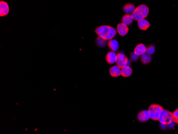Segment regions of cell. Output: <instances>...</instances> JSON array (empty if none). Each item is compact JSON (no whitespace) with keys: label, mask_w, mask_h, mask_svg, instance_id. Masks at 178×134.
Returning a JSON list of instances; mask_svg holds the SVG:
<instances>
[{"label":"cell","mask_w":178,"mask_h":134,"mask_svg":"<svg viewBox=\"0 0 178 134\" xmlns=\"http://www.w3.org/2000/svg\"><path fill=\"white\" fill-rule=\"evenodd\" d=\"M95 32L99 37L105 40L113 39L117 34V30L113 27L103 25L98 27Z\"/></svg>","instance_id":"cell-1"},{"label":"cell","mask_w":178,"mask_h":134,"mask_svg":"<svg viewBox=\"0 0 178 134\" xmlns=\"http://www.w3.org/2000/svg\"><path fill=\"white\" fill-rule=\"evenodd\" d=\"M163 110V108L161 106V105L155 104H152L149 106L148 110L150 118L152 120L157 121L158 119V118L160 117L162 111Z\"/></svg>","instance_id":"cell-2"},{"label":"cell","mask_w":178,"mask_h":134,"mask_svg":"<svg viewBox=\"0 0 178 134\" xmlns=\"http://www.w3.org/2000/svg\"><path fill=\"white\" fill-rule=\"evenodd\" d=\"M158 121L163 125H169L173 122V113L172 112L163 110L158 118Z\"/></svg>","instance_id":"cell-3"},{"label":"cell","mask_w":178,"mask_h":134,"mask_svg":"<svg viewBox=\"0 0 178 134\" xmlns=\"http://www.w3.org/2000/svg\"><path fill=\"white\" fill-rule=\"evenodd\" d=\"M116 63L118 66H119L121 68H122L123 67H125L126 66H128L130 61L123 53H120L117 55Z\"/></svg>","instance_id":"cell-4"},{"label":"cell","mask_w":178,"mask_h":134,"mask_svg":"<svg viewBox=\"0 0 178 134\" xmlns=\"http://www.w3.org/2000/svg\"><path fill=\"white\" fill-rule=\"evenodd\" d=\"M137 118L138 121L141 123H145L148 121L150 118L148 111L146 110L140 111L138 114Z\"/></svg>","instance_id":"cell-5"},{"label":"cell","mask_w":178,"mask_h":134,"mask_svg":"<svg viewBox=\"0 0 178 134\" xmlns=\"http://www.w3.org/2000/svg\"><path fill=\"white\" fill-rule=\"evenodd\" d=\"M9 12L8 4L5 1H1L0 2V16L1 17L8 15Z\"/></svg>","instance_id":"cell-6"},{"label":"cell","mask_w":178,"mask_h":134,"mask_svg":"<svg viewBox=\"0 0 178 134\" xmlns=\"http://www.w3.org/2000/svg\"><path fill=\"white\" fill-rule=\"evenodd\" d=\"M128 26L123 23H121L118 24L117 26V32L119 35L121 36H125L128 34Z\"/></svg>","instance_id":"cell-7"},{"label":"cell","mask_w":178,"mask_h":134,"mask_svg":"<svg viewBox=\"0 0 178 134\" xmlns=\"http://www.w3.org/2000/svg\"><path fill=\"white\" fill-rule=\"evenodd\" d=\"M117 59V55L114 51H109L107 53L106 56V59L109 64H113L116 63Z\"/></svg>","instance_id":"cell-8"},{"label":"cell","mask_w":178,"mask_h":134,"mask_svg":"<svg viewBox=\"0 0 178 134\" xmlns=\"http://www.w3.org/2000/svg\"><path fill=\"white\" fill-rule=\"evenodd\" d=\"M147 48L143 43H140L134 49V53L138 56H142L146 53Z\"/></svg>","instance_id":"cell-9"},{"label":"cell","mask_w":178,"mask_h":134,"mask_svg":"<svg viewBox=\"0 0 178 134\" xmlns=\"http://www.w3.org/2000/svg\"><path fill=\"white\" fill-rule=\"evenodd\" d=\"M108 47L109 49L114 52L117 51V50L119 49V43L118 42L115 40V39H111L110 40L108 43Z\"/></svg>","instance_id":"cell-10"},{"label":"cell","mask_w":178,"mask_h":134,"mask_svg":"<svg viewBox=\"0 0 178 134\" xmlns=\"http://www.w3.org/2000/svg\"><path fill=\"white\" fill-rule=\"evenodd\" d=\"M109 73L113 77H118L121 75V68L117 65L114 66L110 68Z\"/></svg>","instance_id":"cell-11"},{"label":"cell","mask_w":178,"mask_h":134,"mask_svg":"<svg viewBox=\"0 0 178 134\" xmlns=\"http://www.w3.org/2000/svg\"><path fill=\"white\" fill-rule=\"evenodd\" d=\"M138 25L139 28L143 31H146L150 26L149 21L145 19V18L138 21Z\"/></svg>","instance_id":"cell-12"},{"label":"cell","mask_w":178,"mask_h":134,"mask_svg":"<svg viewBox=\"0 0 178 134\" xmlns=\"http://www.w3.org/2000/svg\"><path fill=\"white\" fill-rule=\"evenodd\" d=\"M136 9L140 12L141 14L143 16L144 18L147 17L148 13H149V8L146 5H144V4L140 5V6H138Z\"/></svg>","instance_id":"cell-13"},{"label":"cell","mask_w":178,"mask_h":134,"mask_svg":"<svg viewBox=\"0 0 178 134\" xmlns=\"http://www.w3.org/2000/svg\"><path fill=\"white\" fill-rule=\"evenodd\" d=\"M133 20L134 19L132 17V15H131V14H126V15H124L122 19V23L126 24L127 26H128V25H130L133 23Z\"/></svg>","instance_id":"cell-14"},{"label":"cell","mask_w":178,"mask_h":134,"mask_svg":"<svg viewBox=\"0 0 178 134\" xmlns=\"http://www.w3.org/2000/svg\"><path fill=\"white\" fill-rule=\"evenodd\" d=\"M132 73V69L129 66H126L121 68V76L123 77H128Z\"/></svg>","instance_id":"cell-15"},{"label":"cell","mask_w":178,"mask_h":134,"mask_svg":"<svg viewBox=\"0 0 178 134\" xmlns=\"http://www.w3.org/2000/svg\"><path fill=\"white\" fill-rule=\"evenodd\" d=\"M123 10L126 14H132L135 10V8L133 4L128 3L124 6Z\"/></svg>","instance_id":"cell-16"},{"label":"cell","mask_w":178,"mask_h":134,"mask_svg":"<svg viewBox=\"0 0 178 134\" xmlns=\"http://www.w3.org/2000/svg\"><path fill=\"white\" fill-rule=\"evenodd\" d=\"M152 60V56L147 53H144L141 56V61L143 63V64H148Z\"/></svg>","instance_id":"cell-17"},{"label":"cell","mask_w":178,"mask_h":134,"mask_svg":"<svg viewBox=\"0 0 178 134\" xmlns=\"http://www.w3.org/2000/svg\"><path fill=\"white\" fill-rule=\"evenodd\" d=\"M131 15L133 19L135 21H138L145 18L141 14L140 12L137 9H135Z\"/></svg>","instance_id":"cell-18"},{"label":"cell","mask_w":178,"mask_h":134,"mask_svg":"<svg viewBox=\"0 0 178 134\" xmlns=\"http://www.w3.org/2000/svg\"><path fill=\"white\" fill-rule=\"evenodd\" d=\"M96 42L97 45H98L99 47H101V48L105 47L106 46V44L107 43V40H105L103 39V38H100L99 36L98 38H96Z\"/></svg>","instance_id":"cell-19"},{"label":"cell","mask_w":178,"mask_h":134,"mask_svg":"<svg viewBox=\"0 0 178 134\" xmlns=\"http://www.w3.org/2000/svg\"><path fill=\"white\" fill-rule=\"evenodd\" d=\"M173 122L178 124V108L172 113Z\"/></svg>","instance_id":"cell-20"},{"label":"cell","mask_w":178,"mask_h":134,"mask_svg":"<svg viewBox=\"0 0 178 134\" xmlns=\"http://www.w3.org/2000/svg\"><path fill=\"white\" fill-rule=\"evenodd\" d=\"M155 51V48L154 46L150 45L149 47L147 48V50H146V53H149L150 55H152L153 53H154Z\"/></svg>","instance_id":"cell-21"},{"label":"cell","mask_w":178,"mask_h":134,"mask_svg":"<svg viewBox=\"0 0 178 134\" xmlns=\"http://www.w3.org/2000/svg\"><path fill=\"white\" fill-rule=\"evenodd\" d=\"M131 57L133 61H136L139 57V56L136 55L134 53H132L131 54Z\"/></svg>","instance_id":"cell-22"}]
</instances>
